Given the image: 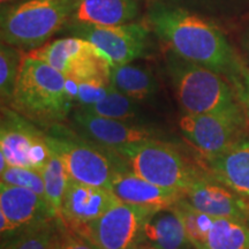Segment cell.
Listing matches in <instances>:
<instances>
[{"mask_svg": "<svg viewBox=\"0 0 249 249\" xmlns=\"http://www.w3.org/2000/svg\"><path fill=\"white\" fill-rule=\"evenodd\" d=\"M1 182L6 185L23 187L30 189L36 194L45 198L44 180L40 171L22 166H11L7 165L4 170L0 171Z\"/></svg>", "mask_w": 249, "mask_h": 249, "instance_id": "26", "label": "cell"}, {"mask_svg": "<svg viewBox=\"0 0 249 249\" xmlns=\"http://www.w3.org/2000/svg\"><path fill=\"white\" fill-rule=\"evenodd\" d=\"M52 249H98L88 239L65 225L62 220L55 233Z\"/></svg>", "mask_w": 249, "mask_h": 249, "instance_id": "28", "label": "cell"}, {"mask_svg": "<svg viewBox=\"0 0 249 249\" xmlns=\"http://www.w3.org/2000/svg\"><path fill=\"white\" fill-rule=\"evenodd\" d=\"M60 222V218H54L24 230L1 244V249H52Z\"/></svg>", "mask_w": 249, "mask_h": 249, "instance_id": "24", "label": "cell"}, {"mask_svg": "<svg viewBox=\"0 0 249 249\" xmlns=\"http://www.w3.org/2000/svg\"><path fill=\"white\" fill-rule=\"evenodd\" d=\"M248 224H249V220H248Z\"/></svg>", "mask_w": 249, "mask_h": 249, "instance_id": "32", "label": "cell"}, {"mask_svg": "<svg viewBox=\"0 0 249 249\" xmlns=\"http://www.w3.org/2000/svg\"><path fill=\"white\" fill-rule=\"evenodd\" d=\"M45 138L71 178L79 182L110 189L114 174L127 167L117 152L88 141L62 124L49 127Z\"/></svg>", "mask_w": 249, "mask_h": 249, "instance_id": "4", "label": "cell"}, {"mask_svg": "<svg viewBox=\"0 0 249 249\" xmlns=\"http://www.w3.org/2000/svg\"><path fill=\"white\" fill-rule=\"evenodd\" d=\"M22 50L1 43L0 48V95L1 107H9L17 86L21 64L23 60Z\"/></svg>", "mask_w": 249, "mask_h": 249, "instance_id": "25", "label": "cell"}, {"mask_svg": "<svg viewBox=\"0 0 249 249\" xmlns=\"http://www.w3.org/2000/svg\"><path fill=\"white\" fill-rule=\"evenodd\" d=\"M247 121V114L245 116V110L238 104L213 113L182 114L179 128L202 157L210 158L244 139Z\"/></svg>", "mask_w": 249, "mask_h": 249, "instance_id": "7", "label": "cell"}, {"mask_svg": "<svg viewBox=\"0 0 249 249\" xmlns=\"http://www.w3.org/2000/svg\"><path fill=\"white\" fill-rule=\"evenodd\" d=\"M233 82L236 87V95L244 104V110L247 113L249 121V70L241 65L238 73L233 76Z\"/></svg>", "mask_w": 249, "mask_h": 249, "instance_id": "29", "label": "cell"}, {"mask_svg": "<svg viewBox=\"0 0 249 249\" xmlns=\"http://www.w3.org/2000/svg\"><path fill=\"white\" fill-rule=\"evenodd\" d=\"M133 249H157V248H154V247H150V246L140 244V245H138L135 248H133Z\"/></svg>", "mask_w": 249, "mask_h": 249, "instance_id": "31", "label": "cell"}, {"mask_svg": "<svg viewBox=\"0 0 249 249\" xmlns=\"http://www.w3.org/2000/svg\"><path fill=\"white\" fill-rule=\"evenodd\" d=\"M117 154L141 178L182 194L200 172L176 148L161 140H150Z\"/></svg>", "mask_w": 249, "mask_h": 249, "instance_id": "6", "label": "cell"}, {"mask_svg": "<svg viewBox=\"0 0 249 249\" xmlns=\"http://www.w3.org/2000/svg\"><path fill=\"white\" fill-rule=\"evenodd\" d=\"M45 186V198L52 209L60 218L61 202L66 192L71 177L60 158L52 151V156L45 166L40 170Z\"/></svg>", "mask_w": 249, "mask_h": 249, "instance_id": "23", "label": "cell"}, {"mask_svg": "<svg viewBox=\"0 0 249 249\" xmlns=\"http://www.w3.org/2000/svg\"><path fill=\"white\" fill-rule=\"evenodd\" d=\"M204 160L208 174L249 204V139H241L226 151Z\"/></svg>", "mask_w": 249, "mask_h": 249, "instance_id": "18", "label": "cell"}, {"mask_svg": "<svg viewBox=\"0 0 249 249\" xmlns=\"http://www.w3.org/2000/svg\"><path fill=\"white\" fill-rule=\"evenodd\" d=\"M120 202L111 189L71 178L61 202L60 219L70 229L75 230L97 219Z\"/></svg>", "mask_w": 249, "mask_h": 249, "instance_id": "15", "label": "cell"}, {"mask_svg": "<svg viewBox=\"0 0 249 249\" xmlns=\"http://www.w3.org/2000/svg\"><path fill=\"white\" fill-rule=\"evenodd\" d=\"M111 86L135 101H145L158 90L156 77L148 68L126 64L111 67Z\"/></svg>", "mask_w": 249, "mask_h": 249, "instance_id": "21", "label": "cell"}, {"mask_svg": "<svg viewBox=\"0 0 249 249\" xmlns=\"http://www.w3.org/2000/svg\"><path fill=\"white\" fill-rule=\"evenodd\" d=\"M77 82L75 104L79 107H89L101 102L111 88L110 77L97 76L80 80Z\"/></svg>", "mask_w": 249, "mask_h": 249, "instance_id": "27", "label": "cell"}, {"mask_svg": "<svg viewBox=\"0 0 249 249\" xmlns=\"http://www.w3.org/2000/svg\"><path fill=\"white\" fill-rule=\"evenodd\" d=\"M148 18L156 35L170 46L173 53L222 75H229L231 80L238 73L241 64L229 40L209 21L161 1L150 4Z\"/></svg>", "mask_w": 249, "mask_h": 249, "instance_id": "1", "label": "cell"}, {"mask_svg": "<svg viewBox=\"0 0 249 249\" xmlns=\"http://www.w3.org/2000/svg\"><path fill=\"white\" fill-rule=\"evenodd\" d=\"M75 0H21L1 11V40L20 50L38 49L67 26Z\"/></svg>", "mask_w": 249, "mask_h": 249, "instance_id": "3", "label": "cell"}, {"mask_svg": "<svg viewBox=\"0 0 249 249\" xmlns=\"http://www.w3.org/2000/svg\"><path fill=\"white\" fill-rule=\"evenodd\" d=\"M45 61L68 79L76 81L90 77H110L108 58L89 40L81 37H67L46 43L27 53Z\"/></svg>", "mask_w": 249, "mask_h": 249, "instance_id": "8", "label": "cell"}, {"mask_svg": "<svg viewBox=\"0 0 249 249\" xmlns=\"http://www.w3.org/2000/svg\"><path fill=\"white\" fill-rule=\"evenodd\" d=\"M73 121L83 138L114 152L150 140H160V133L150 127L105 118L82 107L74 112Z\"/></svg>", "mask_w": 249, "mask_h": 249, "instance_id": "13", "label": "cell"}, {"mask_svg": "<svg viewBox=\"0 0 249 249\" xmlns=\"http://www.w3.org/2000/svg\"><path fill=\"white\" fill-rule=\"evenodd\" d=\"M189 239L196 249H249V224L203 213Z\"/></svg>", "mask_w": 249, "mask_h": 249, "instance_id": "17", "label": "cell"}, {"mask_svg": "<svg viewBox=\"0 0 249 249\" xmlns=\"http://www.w3.org/2000/svg\"><path fill=\"white\" fill-rule=\"evenodd\" d=\"M110 189L124 203L151 210L172 207L183 196L178 191L163 188L141 178L128 167L114 174Z\"/></svg>", "mask_w": 249, "mask_h": 249, "instance_id": "16", "label": "cell"}, {"mask_svg": "<svg viewBox=\"0 0 249 249\" xmlns=\"http://www.w3.org/2000/svg\"><path fill=\"white\" fill-rule=\"evenodd\" d=\"M166 68L183 114L213 113L239 104L231 86L217 71L172 51L167 55Z\"/></svg>", "mask_w": 249, "mask_h": 249, "instance_id": "5", "label": "cell"}, {"mask_svg": "<svg viewBox=\"0 0 249 249\" xmlns=\"http://www.w3.org/2000/svg\"><path fill=\"white\" fill-rule=\"evenodd\" d=\"M183 198L196 210L208 216L249 220L247 202L210 174L198 172L183 193Z\"/></svg>", "mask_w": 249, "mask_h": 249, "instance_id": "14", "label": "cell"}, {"mask_svg": "<svg viewBox=\"0 0 249 249\" xmlns=\"http://www.w3.org/2000/svg\"><path fill=\"white\" fill-rule=\"evenodd\" d=\"M73 36L89 40L110 60L112 67L130 64L143 57L148 49L149 30L141 23L119 26L70 23Z\"/></svg>", "mask_w": 249, "mask_h": 249, "instance_id": "11", "label": "cell"}, {"mask_svg": "<svg viewBox=\"0 0 249 249\" xmlns=\"http://www.w3.org/2000/svg\"><path fill=\"white\" fill-rule=\"evenodd\" d=\"M154 211L120 202L97 219L74 231L98 249H133L141 244L143 226Z\"/></svg>", "mask_w": 249, "mask_h": 249, "instance_id": "10", "label": "cell"}, {"mask_svg": "<svg viewBox=\"0 0 249 249\" xmlns=\"http://www.w3.org/2000/svg\"><path fill=\"white\" fill-rule=\"evenodd\" d=\"M142 0H75L68 23L119 26L139 17ZM67 23V24H68Z\"/></svg>", "mask_w": 249, "mask_h": 249, "instance_id": "19", "label": "cell"}, {"mask_svg": "<svg viewBox=\"0 0 249 249\" xmlns=\"http://www.w3.org/2000/svg\"><path fill=\"white\" fill-rule=\"evenodd\" d=\"M98 116L111 118V119L135 123L141 118V108L139 101L128 97L124 93L111 86L110 90L101 102L89 107H82ZM139 124V123H136Z\"/></svg>", "mask_w": 249, "mask_h": 249, "instance_id": "22", "label": "cell"}, {"mask_svg": "<svg viewBox=\"0 0 249 249\" xmlns=\"http://www.w3.org/2000/svg\"><path fill=\"white\" fill-rule=\"evenodd\" d=\"M18 0H0V2H1V8H7L9 7L11 5L15 4V2H18Z\"/></svg>", "mask_w": 249, "mask_h": 249, "instance_id": "30", "label": "cell"}, {"mask_svg": "<svg viewBox=\"0 0 249 249\" xmlns=\"http://www.w3.org/2000/svg\"><path fill=\"white\" fill-rule=\"evenodd\" d=\"M141 244L157 249H196L173 205L155 210L147 218Z\"/></svg>", "mask_w": 249, "mask_h": 249, "instance_id": "20", "label": "cell"}, {"mask_svg": "<svg viewBox=\"0 0 249 249\" xmlns=\"http://www.w3.org/2000/svg\"><path fill=\"white\" fill-rule=\"evenodd\" d=\"M0 155L11 166L40 171L52 156L45 132L9 107H1Z\"/></svg>", "mask_w": 249, "mask_h": 249, "instance_id": "9", "label": "cell"}, {"mask_svg": "<svg viewBox=\"0 0 249 249\" xmlns=\"http://www.w3.org/2000/svg\"><path fill=\"white\" fill-rule=\"evenodd\" d=\"M54 218L59 217L46 198L23 187L0 183L1 244L24 230Z\"/></svg>", "mask_w": 249, "mask_h": 249, "instance_id": "12", "label": "cell"}, {"mask_svg": "<svg viewBox=\"0 0 249 249\" xmlns=\"http://www.w3.org/2000/svg\"><path fill=\"white\" fill-rule=\"evenodd\" d=\"M73 105L64 74L24 54L9 107L48 129L66 119Z\"/></svg>", "mask_w": 249, "mask_h": 249, "instance_id": "2", "label": "cell"}]
</instances>
